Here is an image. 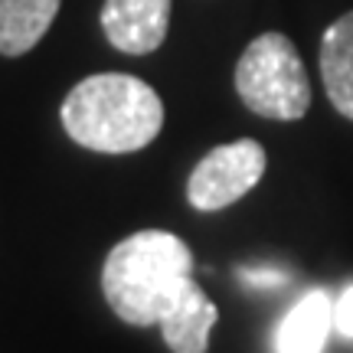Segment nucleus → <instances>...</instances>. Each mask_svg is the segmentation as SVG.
I'll return each instance as SVG.
<instances>
[{"label": "nucleus", "instance_id": "nucleus-1", "mask_svg": "<svg viewBox=\"0 0 353 353\" xmlns=\"http://www.w3.org/2000/svg\"><path fill=\"white\" fill-rule=\"evenodd\" d=\"M193 281V252L174 232L141 229L114 245L101 268L105 301L125 324L151 327Z\"/></svg>", "mask_w": 353, "mask_h": 353}, {"label": "nucleus", "instance_id": "nucleus-2", "mask_svg": "<svg viewBox=\"0 0 353 353\" xmlns=\"http://www.w3.org/2000/svg\"><path fill=\"white\" fill-rule=\"evenodd\" d=\"M65 134L95 154H131L148 148L164 128V101L148 82L125 72L82 79L59 108Z\"/></svg>", "mask_w": 353, "mask_h": 353}, {"label": "nucleus", "instance_id": "nucleus-3", "mask_svg": "<svg viewBox=\"0 0 353 353\" xmlns=\"http://www.w3.org/2000/svg\"><path fill=\"white\" fill-rule=\"evenodd\" d=\"M236 92L249 112L272 121H298L311 108V82L285 33L255 37L236 63Z\"/></svg>", "mask_w": 353, "mask_h": 353}, {"label": "nucleus", "instance_id": "nucleus-4", "mask_svg": "<svg viewBox=\"0 0 353 353\" xmlns=\"http://www.w3.org/2000/svg\"><path fill=\"white\" fill-rule=\"evenodd\" d=\"M265 148L252 138L219 144L193 167L187 180V200L200 213H216L239 203L265 174Z\"/></svg>", "mask_w": 353, "mask_h": 353}, {"label": "nucleus", "instance_id": "nucleus-5", "mask_svg": "<svg viewBox=\"0 0 353 353\" xmlns=\"http://www.w3.org/2000/svg\"><path fill=\"white\" fill-rule=\"evenodd\" d=\"M101 30L114 50L148 56L167 39L170 0H105Z\"/></svg>", "mask_w": 353, "mask_h": 353}, {"label": "nucleus", "instance_id": "nucleus-6", "mask_svg": "<svg viewBox=\"0 0 353 353\" xmlns=\"http://www.w3.org/2000/svg\"><path fill=\"white\" fill-rule=\"evenodd\" d=\"M334 330V301L327 291H307L281 317L275 330V353H324Z\"/></svg>", "mask_w": 353, "mask_h": 353}, {"label": "nucleus", "instance_id": "nucleus-7", "mask_svg": "<svg viewBox=\"0 0 353 353\" xmlns=\"http://www.w3.org/2000/svg\"><path fill=\"white\" fill-rule=\"evenodd\" d=\"M216 321H219L216 304L206 298V291L196 281H190L174 307L161 317V334L174 353H206Z\"/></svg>", "mask_w": 353, "mask_h": 353}, {"label": "nucleus", "instance_id": "nucleus-8", "mask_svg": "<svg viewBox=\"0 0 353 353\" xmlns=\"http://www.w3.org/2000/svg\"><path fill=\"white\" fill-rule=\"evenodd\" d=\"M321 79L330 105L353 121V10L337 17L321 37Z\"/></svg>", "mask_w": 353, "mask_h": 353}, {"label": "nucleus", "instance_id": "nucleus-9", "mask_svg": "<svg viewBox=\"0 0 353 353\" xmlns=\"http://www.w3.org/2000/svg\"><path fill=\"white\" fill-rule=\"evenodd\" d=\"M63 0H0V56H23L46 37Z\"/></svg>", "mask_w": 353, "mask_h": 353}, {"label": "nucleus", "instance_id": "nucleus-10", "mask_svg": "<svg viewBox=\"0 0 353 353\" xmlns=\"http://www.w3.org/2000/svg\"><path fill=\"white\" fill-rule=\"evenodd\" d=\"M236 275L249 288H281V285H288V272L275 268V265H245V268H236Z\"/></svg>", "mask_w": 353, "mask_h": 353}, {"label": "nucleus", "instance_id": "nucleus-11", "mask_svg": "<svg viewBox=\"0 0 353 353\" xmlns=\"http://www.w3.org/2000/svg\"><path fill=\"white\" fill-rule=\"evenodd\" d=\"M334 330L353 341V285H347L341 291V298L334 301Z\"/></svg>", "mask_w": 353, "mask_h": 353}]
</instances>
